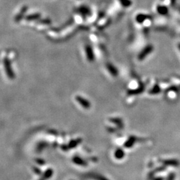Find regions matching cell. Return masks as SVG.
Returning a JSON list of instances; mask_svg holds the SVG:
<instances>
[{
  "label": "cell",
  "mask_w": 180,
  "mask_h": 180,
  "mask_svg": "<svg viewBox=\"0 0 180 180\" xmlns=\"http://www.w3.org/2000/svg\"><path fill=\"white\" fill-rule=\"evenodd\" d=\"M179 49H180V44L179 45Z\"/></svg>",
  "instance_id": "6da1fadb"
}]
</instances>
